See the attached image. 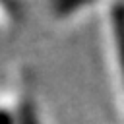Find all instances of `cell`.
<instances>
[{"label":"cell","mask_w":124,"mask_h":124,"mask_svg":"<svg viewBox=\"0 0 124 124\" xmlns=\"http://www.w3.org/2000/svg\"><path fill=\"white\" fill-rule=\"evenodd\" d=\"M105 45L108 56L110 79L116 93L120 95V105L124 110V0H114L105 10Z\"/></svg>","instance_id":"cell-1"},{"label":"cell","mask_w":124,"mask_h":124,"mask_svg":"<svg viewBox=\"0 0 124 124\" xmlns=\"http://www.w3.org/2000/svg\"><path fill=\"white\" fill-rule=\"evenodd\" d=\"M23 21V8L19 0H0V37L12 35Z\"/></svg>","instance_id":"cell-2"},{"label":"cell","mask_w":124,"mask_h":124,"mask_svg":"<svg viewBox=\"0 0 124 124\" xmlns=\"http://www.w3.org/2000/svg\"><path fill=\"white\" fill-rule=\"evenodd\" d=\"M97 0H48V8H50L54 17L70 19V17L78 16L79 12H83L85 8H89Z\"/></svg>","instance_id":"cell-3"}]
</instances>
